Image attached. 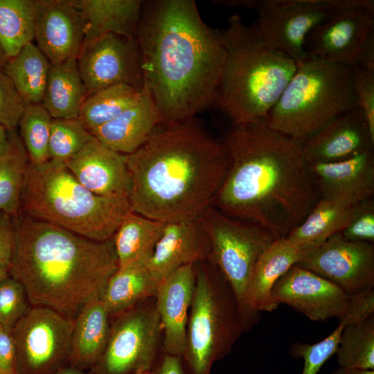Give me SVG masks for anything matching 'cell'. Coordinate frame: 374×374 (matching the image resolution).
I'll return each mask as SVG.
<instances>
[{
    "label": "cell",
    "instance_id": "1",
    "mask_svg": "<svg viewBox=\"0 0 374 374\" xmlns=\"http://www.w3.org/2000/svg\"><path fill=\"white\" fill-rule=\"evenodd\" d=\"M136 39L143 86L161 126L188 121L215 105L226 52L220 30L203 21L195 1H143Z\"/></svg>",
    "mask_w": 374,
    "mask_h": 374
},
{
    "label": "cell",
    "instance_id": "2",
    "mask_svg": "<svg viewBox=\"0 0 374 374\" xmlns=\"http://www.w3.org/2000/svg\"><path fill=\"white\" fill-rule=\"evenodd\" d=\"M222 142L229 167L211 206L287 238L319 200L302 143L265 121L233 125Z\"/></svg>",
    "mask_w": 374,
    "mask_h": 374
},
{
    "label": "cell",
    "instance_id": "3",
    "mask_svg": "<svg viewBox=\"0 0 374 374\" xmlns=\"http://www.w3.org/2000/svg\"><path fill=\"white\" fill-rule=\"evenodd\" d=\"M193 119L159 126L126 155L132 212L167 223L199 217L211 206L226 177L228 156L222 142Z\"/></svg>",
    "mask_w": 374,
    "mask_h": 374
},
{
    "label": "cell",
    "instance_id": "4",
    "mask_svg": "<svg viewBox=\"0 0 374 374\" xmlns=\"http://www.w3.org/2000/svg\"><path fill=\"white\" fill-rule=\"evenodd\" d=\"M14 225L10 276L23 285L31 305L74 319L100 299L118 267L112 238L91 240L21 213Z\"/></svg>",
    "mask_w": 374,
    "mask_h": 374
},
{
    "label": "cell",
    "instance_id": "5",
    "mask_svg": "<svg viewBox=\"0 0 374 374\" xmlns=\"http://www.w3.org/2000/svg\"><path fill=\"white\" fill-rule=\"evenodd\" d=\"M220 33L226 58L215 105L233 125L265 121L297 62L267 45L238 15L227 19Z\"/></svg>",
    "mask_w": 374,
    "mask_h": 374
},
{
    "label": "cell",
    "instance_id": "6",
    "mask_svg": "<svg viewBox=\"0 0 374 374\" xmlns=\"http://www.w3.org/2000/svg\"><path fill=\"white\" fill-rule=\"evenodd\" d=\"M130 211L125 195H100L82 186L62 161L28 163L20 213L96 241L113 237Z\"/></svg>",
    "mask_w": 374,
    "mask_h": 374
},
{
    "label": "cell",
    "instance_id": "7",
    "mask_svg": "<svg viewBox=\"0 0 374 374\" xmlns=\"http://www.w3.org/2000/svg\"><path fill=\"white\" fill-rule=\"evenodd\" d=\"M357 107L353 69L308 56L297 62L265 122L302 143L333 118Z\"/></svg>",
    "mask_w": 374,
    "mask_h": 374
},
{
    "label": "cell",
    "instance_id": "8",
    "mask_svg": "<svg viewBox=\"0 0 374 374\" xmlns=\"http://www.w3.org/2000/svg\"><path fill=\"white\" fill-rule=\"evenodd\" d=\"M195 285L181 356L187 374H211L213 364L248 330L235 296L209 260L194 264Z\"/></svg>",
    "mask_w": 374,
    "mask_h": 374
},
{
    "label": "cell",
    "instance_id": "9",
    "mask_svg": "<svg viewBox=\"0 0 374 374\" xmlns=\"http://www.w3.org/2000/svg\"><path fill=\"white\" fill-rule=\"evenodd\" d=\"M211 245L209 260L232 289L244 317V296L253 267L276 240L261 228L228 216L213 206L202 214Z\"/></svg>",
    "mask_w": 374,
    "mask_h": 374
},
{
    "label": "cell",
    "instance_id": "10",
    "mask_svg": "<svg viewBox=\"0 0 374 374\" xmlns=\"http://www.w3.org/2000/svg\"><path fill=\"white\" fill-rule=\"evenodd\" d=\"M162 328L154 298L116 316L106 348L89 374H135L159 361Z\"/></svg>",
    "mask_w": 374,
    "mask_h": 374
},
{
    "label": "cell",
    "instance_id": "11",
    "mask_svg": "<svg viewBox=\"0 0 374 374\" xmlns=\"http://www.w3.org/2000/svg\"><path fill=\"white\" fill-rule=\"evenodd\" d=\"M352 0H256L253 24L263 41L296 62L308 56V35Z\"/></svg>",
    "mask_w": 374,
    "mask_h": 374
},
{
    "label": "cell",
    "instance_id": "12",
    "mask_svg": "<svg viewBox=\"0 0 374 374\" xmlns=\"http://www.w3.org/2000/svg\"><path fill=\"white\" fill-rule=\"evenodd\" d=\"M73 319L31 305L11 329L18 374H54L68 365Z\"/></svg>",
    "mask_w": 374,
    "mask_h": 374
},
{
    "label": "cell",
    "instance_id": "13",
    "mask_svg": "<svg viewBox=\"0 0 374 374\" xmlns=\"http://www.w3.org/2000/svg\"><path fill=\"white\" fill-rule=\"evenodd\" d=\"M76 61L86 98L117 84L140 91L143 88L142 59L136 39L107 33L84 41Z\"/></svg>",
    "mask_w": 374,
    "mask_h": 374
},
{
    "label": "cell",
    "instance_id": "14",
    "mask_svg": "<svg viewBox=\"0 0 374 374\" xmlns=\"http://www.w3.org/2000/svg\"><path fill=\"white\" fill-rule=\"evenodd\" d=\"M374 33V1L352 0L346 8L314 28L306 37L309 57L356 68Z\"/></svg>",
    "mask_w": 374,
    "mask_h": 374
},
{
    "label": "cell",
    "instance_id": "15",
    "mask_svg": "<svg viewBox=\"0 0 374 374\" xmlns=\"http://www.w3.org/2000/svg\"><path fill=\"white\" fill-rule=\"evenodd\" d=\"M353 296L374 289V244L353 242L339 233L304 251L297 263Z\"/></svg>",
    "mask_w": 374,
    "mask_h": 374
},
{
    "label": "cell",
    "instance_id": "16",
    "mask_svg": "<svg viewBox=\"0 0 374 374\" xmlns=\"http://www.w3.org/2000/svg\"><path fill=\"white\" fill-rule=\"evenodd\" d=\"M271 295L278 306L286 304L316 321L340 320L350 298L337 285L299 264L276 282Z\"/></svg>",
    "mask_w": 374,
    "mask_h": 374
},
{
    "label": "cell",
    "instance_id": "17",
    "mask_svg": "<svg viewBox=\"0 0 374 374\" xmlns=\"http://www.w3.org/2000/svg\"><path fill=\"white\" fill-rule=\"evenodd\" d=\"M85 29L84 16L74 0H36L34 39L51 64L77 57Z\"/></svg>",
    "mask_w": 374,
    "mask_h": 374
},
{
    "label": "cell",
    "instance_id": "18",
    "mask_svg": "<svg viewBox=\"0 0 374 374\" xmlns=\"http://www.w3.org/2000/svg\"><path fill=\"white\" fill-rule=\"evenodd\" d=\"M374 138L359 107L328 123L302 143L309 164L332 163L373 150Z\"/></svg>",
    "mask_w": 374,
    "mask_h": 374
},
{
    "label": "cell",
    "instance_id": "19",
    "mask_svg": "<svg viewBox=\"0 0 374 374\" xmlns=\"http://www.w3.org/2000/svg\"><path fill=\"white\" fill-rule=\"evenodd\" d=\"M211 252L210 237L202 215L167 222L146 267L161 283L184 265L209 259Z\"/></svg>",
    "mask_w": 374,
    "mask_h": 374
},
{
    "label": "cell",
    "instance_id": "20",
    "mask_svg": "<svg viewBox=\"0 0 374 374\" xmlns=\"http://www.w3.org/2000/svg\"><path fill=\"white\" fill-rule=\"evenodd\" d=\"M64 163L93 193L128 197L131 179L126 155L110 149L94 136Z\"/></svg>",
    "mask_w": 374,
    "mask_h": 374
},
{
    "label": "cell",
    "instance_id": "21",
    "mask_svg": "<svg viewBox=\"0 0 374 374\" xmlns=\"http://www.w3.org/2000/svg\"><path fill=\"white\" fill-rule=\"evenodd\" d=\"M195 285L194 264L184 265L163 279L154 298L163 337V353L181 357Z\"/></svg>",
    "mask_w": 374,
    "mask_h": 374
},
{
    "label": "cell",
    "instance_id": "22",
    "mask_svg": "<svg viewBox=\"0 0 374 374\" xmlns=\"http://www.w3.org/2000/svg\"><path fill=\"white\" fill-rule=\"evenodd\" d=\"M303 251L287 238H281L275 240L259 257L244 296V317L248 329L258 321L261 312H272L278 307L271 298L272 287L299 262Z\"/></svg>",
    "mask_w": 374,
    "mask_h": 374
},
{
    "label": "cell",
    "instance_id": "23",
    "mask_svg": "<svg viewBox=\"0 0 374 374\" xmlns=\"http://www.w3.org/2000/svg\"><path fill=\"white\" fill-rule=\"evenodd\" d=\"M161 119L148 89L114 119L90 134L110 149L128 155L139 149L161 126Z\"/></svg>",
    "mask_w": 374,
    "mask_h": 374
},
{
    "label": "cell",
    "instance_id": "24",
    "mask_svg": "<svg viewBox=\"0 0 374 374\" xmlns=\"http://www.w3.org/2000/svg\"><path fill=\"white\" fill-rule=\"evenodd\" d=\"M373 197L344 196L320 199L305 220L285 238L303 251L312 249L339 233L374 202Z\"/></svg>",
    "mask_w": 374,
    "mask_h": 374
},
{
    "label": "cell",
    "instance_id": "25",
    "mask_svg": "<svg viewBox=\"0 0 374 374\" xmlns=\"http://www.w3.org/2000/svg\"><path fill=\"white\" fill-rule=\"evenodd\" d=\"M320 199L344 196L371 197L374 194L373 150L344 160L310 164Z\"/></svg>",
    "mask_w": 374,
    "mask_h": 374
},
{
    "label": "cell",
    "instance_id": "26",
    "mask_svg": "<svg viewBox=\"0 0 374 374\" xmlns=\"http://www.w3.org/2000/svg\"><path fill=\"white\" fill-rule=\"evenodd\" d=\"M109 317L100 299L81 308L73 319L68 365L89 371L98 362L109 339Z\"/></svg>",
    "mask_w": 374,
    "mask_h": 374
},
{
    "label": "cell",
    "instance_id": "27",
    "mask_svg": "<svg viewBox=\"0 0 374 374\" xmlns=\"http://www.w3.org/2000/svg\"><path fill=\"white\" fill-rule=\"evenodd\" d=\"M86 24L84 41L107 33L136 39L141 0H74Z\"/></svg>",
    "mask_w": 374,
    "mask_h": 374
},
{
    "label": "cell",
    "instance_id": "28",
    "mask_svg": "<svg viewBox=\"0 0 374 374\" xmlns=\"http://www.w3.org/2000/svg\"><path fill=\"white\" fill-rule=\"evenodd\" d=\"M164 226L165 222L128 213L112 237L118 268L146 266Z\"/></svg>",
    "mask_w": 374,
    "mask_h": 374
},
{
    "label": "cell",
    "instance_id": "29",
    "mask_svg": "<svg viewBox=\"0 0 374 374\" xmlns=\"http://www.w3.org/2000/svg\"><path fill=\"white\" fill-rule=\"evenodd\" d=\"M160 283L146 266L118 268L100 297L109 316H117L155 298Z\"/></svg>",
    "mask_w": 374,
    "mask_h": 374
},
{
    "label": "cell",
    "instance_id": "30",
    "mask_svg": "<svg viewBox=\"0 0 374 374\" xmlns=\"http://www.w3.org/2000/svg\"><path fill=\"white\" fill-rule=\"evenodd\" d=\"M85 98L76 58L51 65L42 104L53 118H78Z\"/></svg>",
    "mask_w": 374,
    "mask_h": 374
},
{
    "label": "cell",
    "instance_id": "31",
    "mask_svg": "<svg viewBox=\"0 0 374 374\" xmlns=\"http://www.w3.org/2000/svg\"><path fill=\"white\" fill-rule=\"evenodd\" d=\"M51 62L33 42L7 61L2 71L10 79L25 104L42 103Z\"/></svg>",
    "mask_w": 374,
    "mask_h": 374
},
{
    "label": "cell",
    "instance_id": "32",
    "mask_svg": "<svg viewBox=\"0 0 374 374\" xmlns=\"http://www.w3.org/2000/svg\"><path fill=\"white\" fill-rule=\"evenodd\" d=\"M10 147L0 157V211L17 217L29 163L26 148L17 129L8 130Z\"/></svg>",
    "mask_w": 374,
    "mask_h": 374
},
{
    "label": "cell",
    "instance_id": "33",
    "mask_svg": "<svg viewBox=\"0 0 374 374\" xmlns=\"http://www.w3.org/2000/svg\"><path fill=\"white\" fill-rule=\"evenodd\" d=\"M36 0H0V46L15 56L35 38Z\"/></svg>",
    "mask_w": 374,
    "mask_h": 374
},
{
    "label": "cell",
    "instance_id": "34",
    "mask_svg": "<svg viewBox=\"0 0 374 374\" xmlns=\"http://www.w3.org/2000/svg\"><path fill=\"white\" fill-rule=\"evenodd\" d=\"M141 91L127 84L102 89L85 98L78 119L91 133L133 105L139 99Z\"/></svg>",
    "mask_w": 374,
    "mask_h": 374
},
{
    "label": "cell",
    "instance_id": "35",
    "mask_svg": "<svg viewBox=\"0 0 374 374\" xmlns=\"http://www.w3.org/2000/svg\"><path fill=\"white\" fill-rule=\"evenodd\" d=\"M339 366L374 370V316L348 324L335 353Z\"/></svg>",
    "mask_w": 374,
    "mask_h": 374
},
{
    "label": "cell",
    "instance_id": "36",
    "mask_svg": "<svg viewBox=\"0 0 374 374\" xmlns=\"http://www.w3.org/2000/svg\"><path fill=\"white\" fill-rule=\"evenodd\" d=\"M52 120L42 103L26 105L17 127L30 164H41L49 160L48 142Z\"/></svg>",
    "mask_w": 374,
    "mask_h": 374
},
{
    "label": "cell",
    "instance_id": "37",
    "mask_svg": "<svg viewBox=\"0 0 374 374\" xmlns=\"http://www.w3.org/2000/svg\"><path fill=\"white\" fill-rule=\"evenodd\" d=\"M92 136L78 118H53L48 142L49 159L64 163L80 152Z\"/></svg>",
    "mask_w": 374,
    "mask_h": 374
},
{
    "label": "cell",
    "instance_id": "38",
    "mask_svg": "<svg viewBox=\"0 0 374 374\" xmlns=\"http://www.w3.org/2000/svg\"><path fill=\"white\" fill-rule=\"evenodd\" d=\"M346 323L339 321L337 328L325 339L314 344L296 342L292 344L290 353L296 359L304 361L302 374H318L324 363L335 354L340 335Z\"/></svg>",
    "mask_w": 374,
    "mask_h": 374
},
{
    "label": "cell",
    "instance_id": "39",
    "mask_svg": "<svg viewBox=\"0 0 374 374\" xmlns=\"http://www.w3.org/2000/svg\"><path fill=\"white\" fill-rule=\"evenodd\" d=\"M30 307L19 281L9 276L0 283V326L12 329Z\"/></svg>",
    "mask_w": 374,
    "mask_h": 374
},
{
    "label": "cell",
    "instance_id": "40",
    "mask_svg": "<svg viewBox=\"0 0 374 374\" xmlns=\"http://www.w3.org/2000/svg\"><path fill=\"white\" fill-rule=\"evenodd\" d=\"M25 106L10 79L0 70V125L8 130L17 129Z\"/></svg>",
    "mask_w": 374,
    "mask_h": 374
},
{
    "label": "cell",
    "instance_id": "41",
    "mask_svg": "<svg viewBox=\"0 0 374 374\" xmlns=\"http://www.w3.org/2000/svg\"><path fill=\"white\" fill-rule=\"evenodd\" d=\"M353 74L358 107L374 138V71L357 67L353 69Z\"/></svg>",
    "mask_w": 374,
    "mask_h": 374
},
{
    "label": "cell",
    "instance_id": "42",
    "mask_svg": "<svg viewBox=\"0 0 374 374\" xmlns=\"http://www.w3.org/2000/svg\"><path fill=\"white\" fill-rule=\"evenodd\" d=\"M339 233L346 240L374 244V202L361 211Z\"/></svg>",
    "mask_w": 374,
    "mask_h": 374
},
{
    "label": "cell",
    "instance_id": "43",
    "mask_svg": "<svg viewBox=\"0 0 374 374\" xmlns=\"http://www.w3.org/2000/svg\"><path fill=\"white\" fill-rule=\"evenodd\" d=\"M374 314V289L350 296L348 308L339 321L360 322Z\"/></svg>",
    "mask_w": 374,
    "mask_h": 374
},
{
    "label": "cell",
    "instance_id": "44",
    "mask_svg": "<svg viewBox=\"0 0 374 374\" xmlns=\"http://www.w3.org/2000/svg\"><path fill=\"white\" fill-rule=\"evenodd\" d=\"M0 372L18 374L16 349L11 329L0 326Z\"/></svg>",
    "mask_w": 374,
    "mask_h": 374
},
{
    "label": "cell",
    "instance_id": "45",
    "mask_svg": "<svg viewBox=\"0 0 374 374\" xmlns=\"http://www.w3.org/2000/svg\"><path fill=\"white\" fill-rule=\"evenodd\" d=\"M14 217L0 211V267L10 266L14 248Z\"/></svg>",
    "mask_w": 374,
    "mask_h": 374
},
{
    "label": "cell",
    "instance_id": "46",
    "mask_svg": "<svg viewBox=\"0 0 374 374\" xmlns=\"http://www.w3.org/2000/svg\"><path fill=\"white\" fill-rule=\"evenodd\" d=\"M149 374H187L181 357L163 353Z\"/></svg>",
    "mask_w": 374,
    "mask_h": 374
},
{
    "label": "cell",
    "instance_id": "47",
    "mask_svg": "<svg viewBox=\"0 0 374 374\" xmlns=\"http://www.w3.org/2000/svg\"><path fill=\"white\" fill-rule=\"evenodd\" d=\"M357 67L374 71V33L366 42Z\"/></svg>",
    "mask_w": 374,
    "mask_h": 374
},
{
    "label": "cell",
    "instance_id": "48",
    "mask_svg": "<svg viewBox=\"0 0 374 374\" xmlns=\"http://www.w3.org/2000/svg\"><path fill=\"white\" fill-rule=\"evenodd\" d=\"M213 3L228 7H244L254 8L256 0H218L213 1Z\"/></svg>",
    "mask_w": 374,
    "mask_h": 374
},
{
    "label": "cell",
    "instance_id": "49",
    "mask_svg": "<svg viewBox=\"0 0 374 374\" xmlns=\"http://www.w3.org/2000/svg\"><path fill=\"white\" fill-rule=\"evenodd\" d=\"M10 147L8 130L0 125V157L6 153Z\"/></svg>",
    "mask_w": 374,
    "mask_h": 374
},
{
    "label": "cell",
    "instance_id": "50",
    "mask_svg": "<svg viewBox=\"0 0 374 374\" xmlns=\"http://www.w3.org/2000/svg\"><path fill=\"white\" fill-rule=\"evenodd\" d=\"M332 374H374V370L360 369L339 366Z\"/></svg>",
    "mask_w": 374,
    "mask_h": 374
},
{
    "label": "cell",
    "instance_id": "51",
    "mask_svg": "<svg viewBox=\"0 0 374 374\" xmlns=\"http://www.w3.org/2000/svg\"><path fill=\"white\" fill-rule=\"evenodd\" d=\"M54 374H89V373L88 371L67 365L55 372Z\"/></svg>",
    "mask_w": 374,
    "mask_h": 374
},
{
    "label": "cell",
    "instance_id": "52",
    "mask_svg": "<svg viewBox=\"0 0 374 374\" xmlns=\"http://www.w3.org/2000/svg\"><path fill=\"white\" fill-rule=\"evenodd\" d=\"M10 267H0V283L10 276Z\"/></svg>",
    "mask_w": 374,
    "mask_h": 374
},
{
    "label": "cell",
    "instance_id": "53",
    "mask_svg": "<svg viewBox=\"0 0 374 374\" xmlns=\"http://www.w3.org/2000/svg\"><path fill=\"white\" fill-rule=\"evenodd\" d=\"M8 59L0 46V70L3 69Z\"/></svg>",
    "mask_w": 374,
    "mask_h": 374
},
{
    "label": "cell",
    "instance_id": "54",
    "mask_svg": "<svg viewBox=\"0 0 374 374\" xmlns=\"http://www.w3.org/2000/svg\"><path fill=\"white\" fill-rule=\"evenodd\" d=\"M150 371H141L137 372V373H135V374H149V373H150Z\"/></svg>",
    "mask_w": 374,
    "mask_h": 374
},
{
    "label": "cell",
    "instance_id": "55",
    "mask_svg": "<svg viewBox=\"0 0 374 374\" xmlns=\"http://www.w3.org/2000/svg\"><path fill=\"white\" fill-rule=\"evenodd\" d=\"M0 374H2V373L0 372Z\"/></svg>",
    "mask_w": 374,
    "mask_h": 374
}]
</instances>
